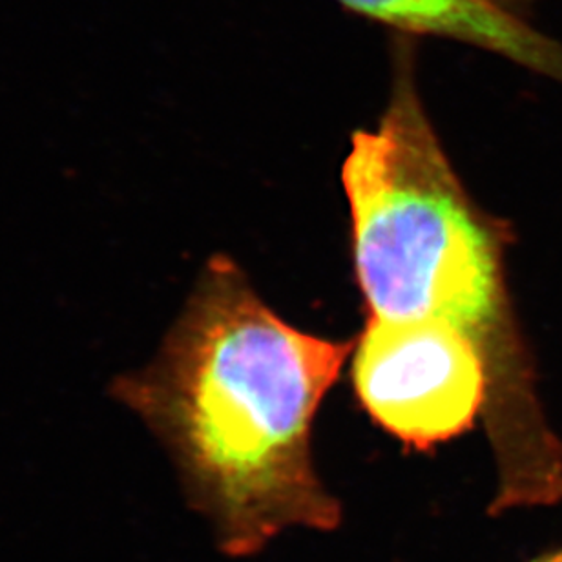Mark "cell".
Instances as JSON below:
<instances>
[{
    "mask_svg": "<svg viewBox=\"0 0 562 562\" xmlns=\"http://www.w3.org/2000/svg\"><path fill=\"white\" fill-rule=\"evenodd\" d=\"M402 35L451 38L562 81V44L492 0H338Z\"/></svg>",
    "mask_w": 562,
    "mask_h": 562,
    "instance_id": "cell-4",
    "label": "cell"
},
{
    "mask_svg": "<svg viewBox=\"0 0 562 562\" xmlns=\"http://www.w3.org/2000/svg\"><path fill=\"white\" fill-rule=\"evenodd\" d=\"M493 4H497L503 10L512 11L515 15H519V11L526 5L531 4L533 0H492Z\"/></svg>",
    "mask_w": 562,
    "mask_h": 562,
    "instance_id": "cell-5",
    "label": "cell"
},
{
    "mask_svg": "<svg viewBox=\"0 0 562 562\" xmlns=\"http://www.w3.org/2000/svg\"><path fill=\"white\" fill-rule=\"evenodd\" d=\"M355 341L292 327L244 269L214 256L161 351L117 384L178 454L234 552H252L289 526L338 519L313 464L319 404Z\"/></svg>",
    "mask_w": 562,
    "mask_h": 562,
    "instance_id": "cell-1",
    "label": "cell"
},
{
    "mask_svg": "<svg viewBox=\"0 0 562 562\" xmlns=\"http://www.w3.org/2000/svg\"><path fill=\"white\" fill-rule=\"evenodd\" d=\"M542 562H562V552L558 553V555H553V558L547 559V561Z\"/></svg>",
    "mask_w": 562,
    "mask_h": 562,
    "instance_id": "cell-6",
    "label": "cell"
},
{
    "mask_svg": "<svg viewBox=\"0 0 562 562\" xmlns=\"http://www.w3.org/2000/svg\"><path fill=\"white\" fill-rule=\"evenodd\" d=\"M393 81L373 131L341 167L368 318L429 322L471 341L487 371V429L504 468L536 435L530 369L504 280L506 234L454 172L422 103L413 38L393 41Z\"/></svg>",
    "mask_w": 562,
    "mask_h": 562,
    "instance_id": "cell-2",
    "label": "cell"
},
{
    "mask_svg": "<svg viewBox=\"0 0 562 562\" xmlns=\"http://www.w3.org/2000/svg\"><path fill=\"white\" fill-rule=\"evenodd\" d=\"M351 380L374 424L427 449L484 417V358L457 330L429 322L366 319L351 352Z\"/></svg>",
    "mask_w": 562,
    "mask_h": 562,
    "instance_id": "cell-3",
    "label": "cell"
}]
</instances>
